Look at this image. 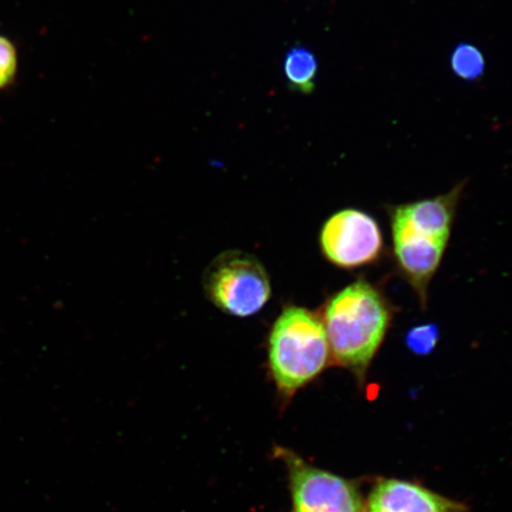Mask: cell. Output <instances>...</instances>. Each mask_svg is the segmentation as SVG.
<instances>
[{"label": "cell", "instance_id": "1", "mask_svg": "<svg viewBox=\"0 0 512 512\" xmlns=\"http://www.w3.org/2000/svg\"><path fill=\"white\" fill-rule=\"evenodd\" d=\"M394 311L379 286L366 279L344 287L324 304L322 317L332 363L350 371L360 386L393 322Z\"/></svg>", "mask_w": 512, "mask_h": 512}, {"label": "cell", "instance_id": "2", "mask_svg": "<svg viewBox=\"0 0 512 512\" xmlns=\"http://www.w3.org/2000/svg\"><path fill=\"white\" fill-rule=\"evenodd\" d=\"M331 364L322 317L306 307H284L267 339V371L280 411Z\"/></svg>", "mask_w": 512, "mask_h": 512}, {"label": "cell", "instance_id": "3", "mask_svg": "<svg viewBox=\"0 0 512 512\" xmlns=\"http://www.w3.org/2000/svg\"><path fill=\"white\" fill-rule=\"evenodd\" d=\"M204 290L211 303L229 316L248 318L264 309L272 296L270 275L254 255L224 252L204 273Z\"/></svg>", "mask_w": 512, "mask_h": 512}, {"label": "cell", "instance_id": "4", "mask_svg": "<svg viewBox=\"0 0 512 512\" xmlns=\"http://www.w3.org/2000/svg\"><path fill=\"white\" fill-rule=\"evenodd\" d=\"M272 456L283 464L291 512H364L357 484L307 462L299 453L275 445Z\"/></svg>", "mask_w": 512, "mask_h": 512}, {"label": "cell", "instance_id": "5", "mask_svg": "<svg viewBox=\"0 0 512 512\" xmlns=\"http://www.w3.org/2000/svg\"><path fill=\"white\" fill-rule=\"evenodd\" d=\"M393 252L399 272L426 306L428 286L443 261L450 235L409 217L400 206L389 208Z\"/></svg>", "mask_w": 512, "mask_h": 512}, {"label": "cell", "instance_id": "6", "mask_svg": "<svg viewBox=\"0 0 512 512\" xmlns=\"http://www.w3.org/2000/svg\"><path fill=\"white\" fill-rule=\"evenodd\" d=\"M319 245L330 264L342 270H356L381 258L383 235L373 216L348 208L337 211L325 221Z\"/></svg>", "mask_w": 512, "mask_h": 512}, {"label": "cell", "instance_id": "7", "mask_svg": "<svg viewBox=\"0 0 512 512\" xmlns=\"http://www.w3.org/2000/svg\"><path fill=\"white\" fill-rule=\"evenodd\" d=\"M364 512H467V507L421 484L387 478L374 484Z\"/></svg>", "mask_w": 512, "mask_h": 512}, {"label": "cell", "instance_id": "8", "mask_svg": "<svg viewBox=\"0 0 512 512\" xmlns=\"http://www.w3.org/2000/svg\"><path fill=\"white\" fill-rule=\"evenodd\" d=\"M285 78L294 91L311 94L315 91L318 61L311 50L296 47L288 51L284 62Z\"/></svg>", "mask_w": 512, "mask_h": 512}, {"label": "cell", "instance_id": "9", "mask_svg": "<svg viewBox=\"0 0 512 512\" xmlns=\"http://www.w3.org/2000/svg\"><path fill=\"white\" fill-rule=\"evenodd\" d=\"M450 62L453 73L465 81H476L485 73V57L478 47L470 43L458 44Z\"/></svg>", "mask_w": 512, "mask_h": 512}, {"label": "cell", "instance_id": "10", "mask_svg": "<svg viewBox=\"0 0 512 512\" xmlns=\"http://www.w3.org/2000/svg\"><path fill=\"white\" fill-rule=\"evenodd\" d=\"M439 337L440 330L437 324L428 323L414 326L407 331L406 347L415 355L427 356L437 348Z\"/></svg>", "mask_w": 512, "mask_h": 512}, {"label": "cell", "instance_id": "11", "mask_svg": "<svg viewBox=\"0 0 512 512\" xmlns=\"http://www.w3.org/2000/svg\"><path fill=\"white\" fill-rule=\"evenodd\" d=\"M17 51L8 38L0 36V89L8 87L16 78Z\"/></svg>", "mask_w": 512, "mask_h": 512}]
</instances>
